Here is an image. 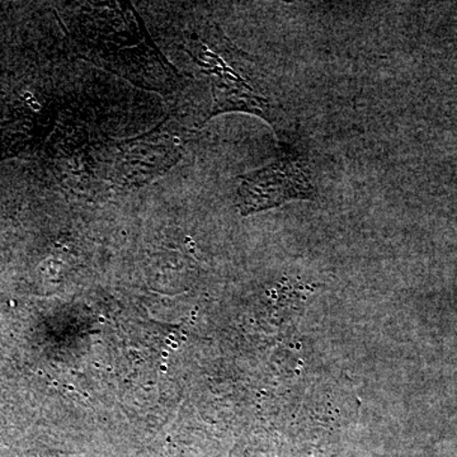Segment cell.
I'll list each match as a JSON object with an SVG mask.
<instances>
[{"label":"cell","mask_w":457,"mask_h":457,"mask_svg":"<svg viewBox=\"0 0 457 457\" xmlns=\"http://www.w3.org/2000/svg\"><path fill=\"white\" fill-rule=\"evenodd\" d=\"M237 207L242 215L273 209L294 200H314L308 164L295 152L282 153L262 170L242 177Z\"/></svg>","instance_id":"6da1fadb"}]
</instances>
